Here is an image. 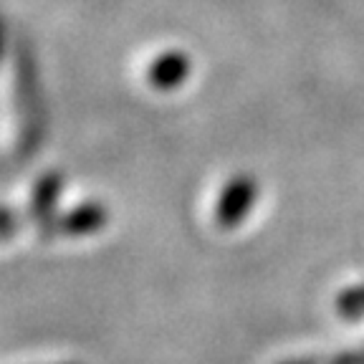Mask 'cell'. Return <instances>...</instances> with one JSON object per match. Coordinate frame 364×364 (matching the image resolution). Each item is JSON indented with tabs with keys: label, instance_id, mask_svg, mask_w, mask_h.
<instances>
[{
	"label": "cell",
	"instance_id": "277c9868",
	"mask_svg": "<svg viewBox=\"0 0 364 364\" xmlns=\"http://www.w3.org/2000/svg\"><path fill=\"white\" fill-rule=\"evenodd\" d=\"M63 193V175L56 170L51 172H43V175L36 180L33 185V193H31V205H28V213L38 228L43 230V235L48 233V228L53 225V213H56V203H58V195Z\"/></svg>",
	"mask_w": 364,
	"mask_h": 364
},
{
	"label": "cell",
	"instance_id": "52a82bcc",
	"mask_svg": "<svg viewBox=\"0 0 364 364\" xmlns=\"http://www.w3.org/2000/svg\"><path fill=\"white\" fill-rule=\"evenodd\" d=\"M13 225H16V220H13V210L11 208H6V213H3V238H11Z\"/></svg>",
	"mask_w": 364,
	"mask_h": 364
},
{
	"label": "cell",
	"instance_id": "ba28073f",
	"mask_svg": "<svg viewBox=\"0 0 364 364\" xmlns=\"http://www.w3.org/2000/svg\"><path fill=\"white\" fill-rule=\"evenodd\" d=\"M279 364H326V362H321L318 357H294V359H284Z\"/></svg>",
	"mask_w": 364,
	"mask_h": 364
},
{
	"label": "cell",
	"instance_id": "5b68a950",
	"mask_svg": "<svg viewBox=\"0 0 364 364\" xmlns=\"http://www.w3.org/2000/svg\"><path fill=\"white\" fill-rule=\"evenodd\" d=\"M336 314L349 321H357V318L364 316V286H347V289H341L336 294Z\"/></svg>",
	"mask_w": 364,
	"mask_h": 364
},
{
	"label": "cell",
	"instance_id": "8992f818",
	"mask_svg": "<svg viewBox=\"0 0 364 364\" xmlns=\"http://www.w3.org/2000/svg\"><path fill=\"white\" fill-rule=\"evenodd\" d=\"M326 364H364V352H352V354H339V357L329 359Z\"/></svg>",
	"mask_w": 364,
	"mask_h": 364
},
{
	"label": "cell",
	"instance_id": "6da1fadb",
	"mask_svg": "<svg viewBox=\"0 0 364 364\" xmlns=\"http://www.w3.org/2000/svg\"><path fill=\"white\" fill-rule=\"evenodd\" d=\"M258 198V182L248 172H238L223 185L215 203V225L220 230H235L243 225V220L250 215Z\"/></svg>",
	"mask_w": 364,
	"mask_h": 364
},
{
	"label": "cell",
	"instance_id": "3957f363",
	"mask_svg": "<svg viewBox=\"0 0 364 364\" xmlns=\"http://www.w3.org/2000/svg\"><path fill=\"white\" fill-rule=\"evenodd\" d=\"M193 71V61L185 51H165L159 53L147 68V81L154 91H175L188 81Z\"/></svg>",
	"mask_w": 364,
	"mask_h": 364
},
{
	"label": "cell",
	"instance_id": "9c48e42d",
	"mask_svg": "<svg viewBox=\"0 0 364 364\" xmlns=\"http://www.w3.org/2000/svg\"><path fill=\"white\" fill-rule=\"evenodd\" d=\"M362 286H364V284H362Z\"/></svg>",
	"mask_w": 364,
	"mask_h": 364
},
{
	"label": "cell",
	"instance_id": "7a4b0ae2",
	"mask_svg": "<svg viewBox=\"0 0 364 364\" xmlns=\"http://www.w3.org/2000/svg\"><path fill=\"white\" fill-rule=\"evenodd\" d=\"M109 220V210L104 203L97 200H86V203L76 205L68 213H63L61 218L53 220V225L48 228L46 238L51 235H66V238H84V235L99 233Z\"/></svg>",
	"mask_w": 364,
	"mask_h": 364
}]
</instances>
